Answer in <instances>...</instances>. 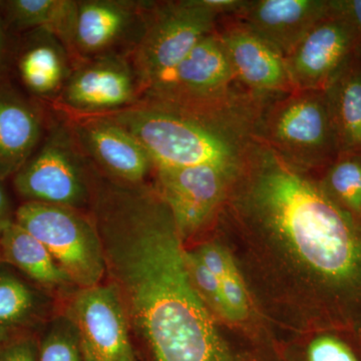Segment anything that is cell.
I'll return each instance as SVG.
<instances>
[{
	"label": "cell",
	"instance_id": "obj_21",
	"mask_svg": "<svg viewBox=\"0 0 361 361\" xmlns=\"http://www.w3.org/2000/svg\"><path fill=\"white\" fill-rule=\"evenodd\" d=\"M37 37L18 61L21 80L37 96L49 97L63 90L71 71L68 49L52 33L37 30Z\"/></svg>",
	"mask_w": 361,
	"mask_h": 361
},
{
	"label": "cell",
	"instance_id": "obj_13",
	"mask_svg": "<svg viewBox=\"0 0 361 361\" xmlns=\"http://www.w3.org/2000/svg\"><path fill=\"white\" fill-rule=\"evenodd\" d=\"M356 37L348 21L330 11L285 59L293 90H329L348 63Z\"/></svg>",
	"mask_w": 361,
	"mask_h": 361
},
{
	"label": "cell",
	"instance_id": "obj_6",
	"mask_svg": "<svg viewBox=\"0 0 361 361\" xmlns=\"http://www.w3.org/2000/svg\"><path fill=\"white\" fill-rule=\"evenodd\" d=\"M96 175L97 169L85 155L68 123H56L39 151L14 176L13 186L25 202L87 212Z\"/></svg>",
	"mask_w": 361,
	"mask_h": 361
},
{
	"label": "cell",
	"instance_id": "obj_33",
	"mask_svg": "<svg viewBox=\"0 0 361 361\" xmlns=\"http://www.w3.org/2000/svg\"><path fill=\"white\" fill-rule=\"evenodd\" d=\"M0 262H2V261H1V254H0Z\"/></svg>",
	"mask_w": 361,
	"mask_h": 361
},
{
	"label": "cell",
	"instance_id": "obj_28",
	"mask_svg": "<svg viewBox=\"0 0 361 361\" xmlns=\"http://www.w3.org/2000/svg\"><path fill=\"white\" fill-rule=\"evenodd\" d=\"M39 341L23 334L0 342V361H37Z\"/></svg>",
	"mask_w": 361,
	"mask_h": 361
},
{
	"label": "cell",
	"instance_id": "obj_32",
	"mask_svg": "<svg viewBox=\"0 0 361 361\" xmlns=\"http://www.w3.org/2000/svg\"><path fill=\"white\" fill-rule=\"evenodd\" d=\"M2 54H4V32H2L1 25H0V63H1Z\"/></svg>",
	"mask_w": 361,
	"mask_h": 361
},
{
	"label": "cell",
	"instance_id": "obj_20",
	"mask_svg": "<svg viewBox=\"0 0 361 361\" xmlns=\"http://www.w3.org/2000/svg\"><path fill=\"white\" fill-rule=\"evenodd\" d=\"M192 245L190 248L196 252L219 281L225 308L224 324L248 331L264 324L254 307L243 277L228 249L214 236Z\"/></svg>",
	"mask_w": 361,
	"mask_h": 361
},
{
	"label": "cell",
	"instance_id": "obj_26",
	"mask_svg": "<svg viewBox=\"0 0 361 361\" xmlns=\"http://www.w3.org/2000/svg\"><path fill=\"white\" fill-rule=\"evenodd\" d=\"M322 186L344 209L361 214V163L346 159L332 166Z\"/></svg>",
	"mask_w": 361,
	"mask_h": 361
},
{
	"label": "cell",
	"instance_id": "obj_18",
	"mask_svg": "<svg viewBox=\"0 0 361 361\" xmlns=\"http://www.w3.org/2000/svg\"><path fill=\"white\" fill-rule=\"evenodd\" d=\"M61 312V304L0 262V342L32 334Z\"/></svg>",
	"mask_w": 361,
	"mask_h": 361
},
{
	"label": "cell",
	"instance_id": "obj_4",
	"mask_svg": "<svg viewBox=\"0 0 361 361\" xmlns=\"http://www.w3.org/2000/svg\"><path fill=\"white\" fill-rule=\"evenodd\" d=\"M148 13L132 65L145 92L167 80L195 45L213 32L218 16L204 0L165 2Z\"/></svg>",
	"mask_w": 361,
	"mask_h": 361
},
{
	"label": "cell",
	"instance_id": "obj_7",
	"mask_svg": "<svg viewBox=\"0 0 361 361\" xmlns=\"http://www.w3.org/2000/svg\"><path fill=\"white\" fill-rule=\"evenodd\" d=\"M254 135L301 170L318 167L337 144L327 90H294L259 116Z\"/></svg>",
	"mask_w": 361,
	"mask_h": 361
},
{
	"label": "cell",
	"instance_id": "obj_5",
	"mask_svg": "<svg viewBox=\"0 0 361 361\" xmlns=\"http://www.w3.org/2000/svg\"><path fill=\"white\" fill-rule=\"evenodd\" d=\"M14 222L44 244L78 288H90L106 281L101 239L89 212L23 202L16 210Z\"/></svg>",
	"mask_w": 361,
	"mask_h": 361
},
{
	"label": "cell",
	"instance_id": "obj_25",
	"mask_svg": "<svg viewBox=\"0 0 361 361\" xmlns=\"http://www.w3.org/2000/svg\"><path fill=\"white\" fill-rule=\"evenodd\" d=\"M37 361H85L82 336L63 311L42 329Z\"/></svg>",
	"mask_w": 361,
	"mask_h": 361
},
{
	"label": "cell",
	"instance_id": "obj_27",
	"mask_svg": "<svg viewBox=\"0 0 361 361\" xmlns=\"http://www.w3.org/2000/svg\"><path fill=\"white\" fill-rule=\"evenodd\" d=\"M186 261L190 278L197 293L216 319L224 325L225 308L217 277L209 269L193 249L187 247Z\"/></svg>",
	"mask_w": 361,
	"mask_h": 361
},
{
	"label": "cell",
	"instance_id": "obj_15",
	"mask_svg": "<svg viewBox=\"0 0 361 361\" xmlns=\"http://www.w3.org/2000/svg\"><path fill=\"white\" fill-rule=\"evenodd\" d=\"M235 78L257 94L294 92L281 54L245 26L219 35Z\"/></svg>",
	"mask_w": 361,
	"mask_h": 361
},
{
	"label": "cell",
	"instance_id": "obj_14",
	"mask_svg": "<svg viewBox=\"0 0 361 361\" xmlns=\"http://www.w3.org/2000/svg\"><path fill=\"white\" fill-rule=\"evenodd\" d=\"M330 13L320 0H255L240 11L242 25L265 40L285 59Z\"/></svg>",
	"mask_w": 361,
	"mask_h": 361
},
{
	"label": "cell",
	"instance_id": "obj_24",
	"mask_svg": "<svg viewBox=\"0 0 361 361\" xmlns=\"http://www.w3.org/2000/svg\"><path fill=\"white\" fill-rule=\"evenodd\" d=\"M338 332H311L285 338L287 361H360Z\"/></svg>",
	"mask_w": 361,
	"mask_h": 361
},
{
	"label": "cell",
	"instance_id": "obj_12",
	"mask_svg": "<svg viewBox=\"0 0 361 361\" xmlns=\"http://www.w3.org/2000/svg\"><path fill=\"white\" fill-rule=\"evenodd\" d=\"M140 90L133 66L122 56L109 54L71 71L61 102L78 115H104L137 103Z\"/></svg>",
	"mask_w": 361,
	"mask_h": 361
},
{
	"label": "cell",
	"instance_id": "obj_19",
	"mask_svg": "<svg viewBox=\"0 0 361 361\" xmlns=\"http://www.w3.org/2000/svg\"><path fill=\"white\" fill-rule=\"evenodd\" d=\"M42 134V118L27 99L0 89V180L14 177L30 157Z\"/></svg>",
	"mask_w": 361,
	"mask_h": 361
},
{
	"label": "cell",
	"instance_id": "obj_16",
	"mask_svg": "<svg viewBox=\"0 0 361 361\" xmlns=\"http://www.w3.org/2000/svg\"><path fill=\"white\" fill-rule=\"evenodd\" d=\"M139 6L118 0L77 1L70 51L90 59L110 54L132 25Z\"/></svg>",
	"mask_w": 361,
	"mask_h": 361
},
{
	"label": "cell",
	"instance_id": "obj_29",
	"mask_svg": "<svg viewBox=\"0 0 361 361\" xmlns=\"http://www.w3.org/2000/svg\"><path fill=\"white\" fill-rule=\"evenodd\" d=\"M331 13L341 16L361 35V0H341L329 1Z\"/></svg>",
	"mask_w": 361,
	"mask_h": 361
},
{
	"label": "cell",
	"instance_id": "obj_1",
	"mask_svg": "<svg viewBox=\"0 0 361 361\" xmlns=\"http://www.w3.org/2000/svg\"><path fill=\"white\" fill-rule=\"evenodd\" d=\"M214 226L267 329L361 334V223L307 171L253 135Z\"/></svg>",
	"mask_w": 361,
	"mask_h": 361
},
{
	"label": "cell",
	"instance_id": "obj_17",
	"mask_svg": "<svg viewBox=\"0 0 361 361\" xmlns=\"http://www.w3.org/2000/svg\"><path fill=\"white\" fill-rule=\"evenodd\" d=\"M0 254L4 264L20 270L35 286L61 304L78 290L42 242L13 223L0 235Z\"/></svg>",
	"mask_w": 361,
	"mask_h": 361
},
{
	"label": "cell",
	"instance_id": "obj_23",
	"mask_svg": "<svg viewBox=\"0 0 361 361\" xmlns=\"http://www.w3.org/2000/svg\"><path fill=\"white\" fill-rule=\"evenodd\" d=\"M329 89L337 142L346 149H361V71L344 75Z\"/></svg>",
	"mask_w": 361,
	"mask_h": 361
},
{
	"label": "cell",
	"instance_id": "obj_22",
	"mask_svg": "<svg viewBox=\"0 0 361 361\" xmlns=\"http://www.w3.org/2000/svg\"><path fill=\"white\" fill-rule=\"evenodd\" d=\"M9 25L18 30L35 28L52 33L71 49L77 1L73 0H9L1 2Z\"/></svg>",
	"mask_w": 361,
	"mask_h": 361
},
{
	"label": "cell",
	"instance_id": "obj_3",
	"mask_svg": "<svg viewBox=\"0 0 361 361\" xmlns=\"http://www.w3.org/2000/svg\"><path fill=\"white\" fill-rule=\"evenodd\" d=\"M103 116L129 130L155 168L212 165L238 171L255 126L240 113L196 110L149 97Z\"/></svg>",
	"mask_w": 361,
	"mask_h": 361
},
{
	"label": "cell",
	"instance_id": "obj_10",
	"mask_svg": "<svg viewBox=\"0 0 361 361\" xmlns=\"http://www.w3.org/2000/svg\"><path fill=\"white\" fill-rule=\"evenodd\" d=\"M61 311L75 323L96 361H137L125 313L108 283L78 289Z\"/></svg>",
	"mask_w": 361,
	"mask_h": 361
},
{
	"label": "cell",
	"instance_id": "obj_31",
	"mask_svg": "<svg viewBox=\"0 0 361 361\" xmlns=\"http://www.w3.org/2000/svg\"><path fill=\"white\" fill-rule=\"evenodd\" d=\"M82 351H84L85 361H96L94 358L92 357V353H90L89 349L85 345L84 342H82Z\"/></svg>",
	"mask_w": 361,
	"mask_h": 361
},
{
	"label": "cell",
	"instance_id": "obj_30",
	"mask_svg": "<svg viewBox=\"0 0 361 361\" xmlns=\"http://www.w3.org/2000/svg\"><path fill=\"white\" fill-rule=\"evenodd\" d=\"M14 218L16 211L13 210L11 198L0 180V235L14 223Z\"/></svg>",
	"mask_w": 361,
	"mask_h": 361
},
{
	"label": "cell",
	"instance_id": "obj_2",
	"mask_svg": "<svg viewBox=\"0 0 361 361\" xmlns=\"http://www.w3.org/2000/svg\"><path fill=\"white\" fill-rule=\"evenodd\" d=\"M89 212L135 349L145 361H251L197 293L174 217L153 185L97 172Z\"/></svg>",
	"mask_w": 361,
	"mask_h": 361
},
{
	"label": "cell",
	"instance_id": "obj_11",
	"mask_svg": "<svg viewBox=\"0 0 361 361\" xmlns=\"http://www.w3.org/2000/svg\"><path fill=\"white\" fill-rule=\"evenodd\" d=\"M68 126L85 155L101 174L128 184H141L155 170L141 142L108 116L78 115Z\"/></svg>",
	"mask_w": 361,
	"mask_h": 361
},
{
	"label": "cell",
	"instance_id": "obj_8",
	"mask_svg": "<svg viewBox=\"0 0 361 361\" xmlns=\"http://www.w3.org/2000/svg\"><path fill=\"white\" fill-rule=\"evenodd\" d=\"M238 171L212 165L155 168L153 187L170 209L185 245L200 241L215 224Z\"/></svg>",
	"mask_w": 361,
	"mask_h": 361
},
{
	"label": "cell",
	"instance_id": "obj_9",
	"mask_svg": "<svg viewBox=\"0 0 361 361\" xmlns=\"http://www.w3.org/2000/svg\"><path fill=\"white\" fill-rule=\"evenodd\" d=\"M234 80L224 45L212 32L195 45L167 80L145 92V97L196 110L236 111L227 92Z\"/></svg>",
	"mask_w": 361,
	"mask_h": 361
}]
</instances>
